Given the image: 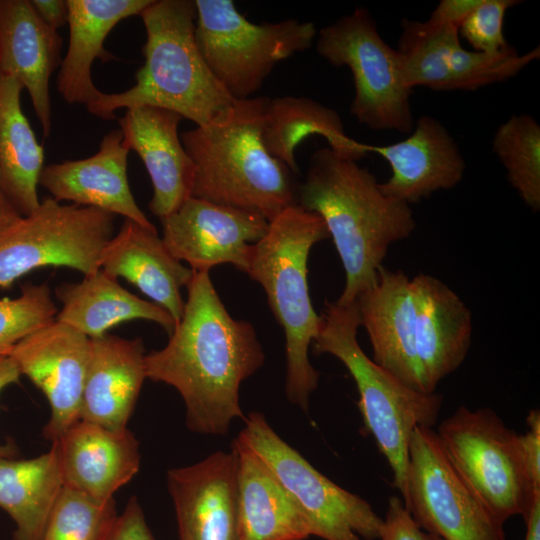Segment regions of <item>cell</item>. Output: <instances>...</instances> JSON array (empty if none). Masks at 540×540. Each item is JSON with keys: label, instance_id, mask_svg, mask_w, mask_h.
<instances>
[{"label": "cell", "instance_id": "obj_22", "mask_svg": "<svg viewBox=\"0 0 540 540\" xmlns=\"http://www.w3.org/2000/svg\"><path fill=\"white\" fill-rule=\"evenodd\" d=\"M62 44L30 0H0V76L15 78L27 89L45 138L52 126L49 80L62 62Z\"/></svg>", "mask_w": 540, "mask_h": 540}, {"label": "cell", "instance_id": "obj_14", "mask_svg": "<svg viewBox=\"0 0 540 540\" xmlns=\"http://www.w3.org/2000/svg\"><path fill=\"white\" fill-rule=\"evenodd\" d=\"M89 355L90 338L56 320L23 338L8 354L48 400L51 413L43 435L51 442L80 420Z\"/></svg>", "mask_w": 540, "mask_h": 540}, {"label": "cell", "instance_id": "obj_6", "mask_svg": "<svg viewBox=\"0 0 540 540\" xmlns=\"http://www.w3.org/2000/svg\"><path fill=\"white\" fill-rule=\"evenodd\" d=\"M319 331L312 344L315 354L339 359L355 381L358 408L366 430L374 437L393 476V486L406 496L409 442L418 426L432 428L443 397L419 392L369 358L357 341L360 318L356 303L325 302Z\"/></svg>", "mask_w": 540, "mask_h": 540}, {"label": "cell", "instance_id": "obj_5", "mask_svg": "<svg viewBox=\"0 0 540 540\" xmlns=\"http://www.w3.org/2000/svg\"><path fill=\"white\" fill-rule=\"evenodd\" d=\"M329 237L324 221L298 205L269 222L266 234L254 244L246 274L264 289L269 307L285 335L287 399L307 411L319 382L308 351L321 316L312 305L307 282L311 248Z\"/></svg>", "mask_w": 540, "mask_h": 540}, {"label": "cell", "instance_id": "obj_27", "mask_svg": "<svg viewBox=\"0 0 540 540\" xmlns=\"http://www.w3.org/2000/svg\"><path fill=\"white\" fill-rule=\"evenodd\" d=\"M55 295L62 304L55 320L90 339L107 334L122 322L136 319L155 322L168 334L175 327L174 319L165 309L132 294L118 279L101 269L84 275L80 282L59 284Z\"/></svg>", "mask_w": 540, "mask_h": 540}, {"label": "cell", "instance_id": "obj_38", "mask_svg": "<svg viewBox=\"0 0 540 540\" xmlns=\"http://www.w3.org/2000/svg\"><path fill=\"white\" fill-rule=\"evenodd\" d=\"M527 429L520 434L523 460L528 477L535 489L540 490V411L531 409L526 417Z\"/></svg>", "mask_w": 540, "mask_h": 540}, {"label": "cell", "instance_id": "obj_42", "mask_svg": "<svg viewBox=\"0 0 540 540\" xmlns=\"http://www.w3.org/2000/svg\"><path fill=\"white\" fill-rule=\"evenodd\" d=\"M21 217L0 189V234L14 225Z\"/></svg>", "mask_w": 540, "mask_h": 540}, {"label": "cell", "instance_id": "obj_26", "mask_svg": "<svg viewBox=\"0 0 540 540\" xmlns=\"http://www.w3.org/2000/svg\"><path fill=\"white\" fill-rule=\"evenodd\" d=\"M241 540H306L310 526L267 465L235 439Z\"/></svg>", "mask_w": 540, "mask_h": 540}, {"label": "cell", "instance_id": "obj_40", "mask_svg": "<svg viewBox=\"0 0 540 540\" xmlns=\"http://www.w3.org/2000/svg\"><path fill=\"white\" fill-rule=\"evenodd\" d=\"M40 19L57 31L68 22V6L63 0H30Z\"/></svg>", "mask_w": 540, "mask_h": 540}, {"label": "cell", "instance_id": "obj_23", "mask_svg": "<svg viewBox=\"0 0 540 540\" xmlns=\"http://www.w3.org/2000/svg\"><path fill=\"white\" fill-rule=\"evenodd\" d=\"M100 269L133 284L165 309L175 325L181 320L185 306L181 288L188 285L194 271L169 252L156 228L124 219L102 251Z\"/></svg>", "mask_w": 540, "mask_h": 540}, {"label": "cell", "instance_id": "obj_29", "mask_svg": "<svg viewBox=\"0 0 540 540\" xmlns=\"http://www.w3.org/2000/svg\"><path fill=\"white\" fill-rule=\"evenodd\" d=\"M22 84L0 76V189L22 216L40 205L37 186L44 168V147L22 111Z\"/></svg>", "mask_w": 540, "mask_h": 540}, {"label": "cell", "instance_id": "obj_4", "mask_svg": "<svg viewBox=\"0 0 540 540\" xmlns=\"http://www.w3.org/2000/svg\"><path fill=\"white\" fill-rule=\"evenodd\" d=\"M268 100H237L224 117L181 134L195 165L191 197L254 213L268 222L297 205V174L262 142Z\"/></svg>", "mask_w": 540, "mask_h": 540}, {"label": "cell", "instance_id": "obj_36", "mask_svg": "<svg viewBox=\"0 0 540 540\" xmlns=\"http://www.w3.org/2000/svg\"><path fill=\"white\" fill-rule=\"evenodd\" d=\"M378 540H443L423 530L405 508L401 497L391 496Z\"/></svg>", "mask_w": 540, "mask_h": 540}, {"label": "cell", "instance_id": "obj_13", "mask_svg": "<svg viewBox=\"0 0 540 540\" xmlns=\"http://www.w3.org/2000/svg\"><path fill=\"white\" fill-rule=\"evenodd\" d=\"M160 221L162 240L169 252L196 272L231 264L247 273L254 244L269 226L257 214L195 197H189Z\"/></svg>", "mask_w": 540, "mask_h": 540}, {"label": "cell", "instance_id": "obj_17", "mask_svg": "<svg viewBox=\"0 0 540 540\" xmlns=\"http://www.w3.org/2000/svg\"><path fill=\"white\" fill-rule=\"evenodd\" d=\"M182 119L152 106L127 109L118 119L124 143L139 155L150 176L153 196L148 207L159 219L191 197L195 165L178 134Z\"/></svg>", "mask_w": 540, "mask_h": 540}, {"label": "cell", "instance_id": "obj_15", "mask_svg": "<svg viewBox=\"0 0 540 540\" xmlns=\"http://www.w3.org/2000/svg\"><path fill=\"white\" fill-rule=\"evenodd\" d=\"M179 540H241L238 456L217 451L193 465L167 472Z\"/></svg>", "mask_w": 540, "mask_h": 540}, {"label": "cell", "instance_id": "obj_24", "mask_svg": "<svg viewBox=\"0 0 540 540\" xmlns=\"http://www.w3.org/2000/svg\"><path fill=\"white\" fill-rule=\"evenodd\" d=\"M145 356L141 338H91L80 420L112 430L126 428L147 378Z\"/></svg>", "mask_w": 540, "mask_h": 540}, {"label": "cell", "instance_id": "obj_39", "mask_svg": "<svg viewBox=\"0 0 540 540\" xmlns=\"http://www.w3.org/2000/svg\"><path fill=\"white\" fill-rule=\"evenodd\" d=\"M481 0H441L432 11L430 21L439 24L460 26L467 15Z\"/></svg>", "mask_w": 540, "mask_h": 540}, {"label": "cell", "instance_id": "obj_19", "mask_svg": "<svg viewBox=\"0 0 540 540\" xmlns=\"http://www.w3.org/2000/svg\"><path fill=\"white\" fill-rule=\"evenodd\" d=\"M414 124L402 141L369 146L391 168L390 178L380 183L383 193L409 205L452 189L462 181L466 167L458 144L440 121L423 115Z\"/></svg>", "mask_w": 540, "mask_h": 540}, {"label": "cell", "instance_id": "obj_34", "mask_svg": "<svg viewBox=\"0 0 540 540\" xmlns=\"http://www.w3.org/2000/svg\"><path fill=\"white\" fill-rule=\"evenodd\" d=\"M58 313L45 283H27L16 298L0 299V355H8L23 338L55 321Z\"/></svg>", "mask_w": 540, "mask_h": 540}, {"label": "cell", "instance_id": "obj_7", "mask_svg": "<svg viewBox=\"0 0 540 540\" xmlns=\"http://www.w3.org/2000/svg\"><path fill=\"white\" fill-rule=\"evenodd\" d=\"M195 41L216 79L236 100L251 98L274 67L312 46L314 23L255 24L232 0H195Z\"/></svg>", "mask_w": 540, "mask_h": 540}, {"label": "cell", "instance_id": "obj_2", "mask_svg": "<svg viewBox=\"0 0 540 540\" xmlns=\"http://www.w3.org/2000/svg\"><path fill=\"white\" fill-rule=\"evenodd\" d=\"M297 205L320 216L333 239L346 277L341 305L376 282L389 246L416 228L409 204L384 194L368 169L329 147L312 154Z\"/></svg>", "mask_w": 540, "mask_h": 540}, {"label": "cell", "instance_id": "obj_32", "mask_svg": "<svg viewBox=\"0 0 540 540\" xmlns=\"http://www.w3.org/2000/svg\"><path fill=\"white\" fill-rule=\"evenodd\" d=\"M492 148L508 181L533 212L540 209V126L528 114L512 115L493 137Z\"/></svg>", "mask_w": 540, "mask_h": 540}, {"label": "cell", "instance_id": "obj_3", "mask_svg": "<svg viewBox=\"0 0 540 540\" xmlns=\"http://www.w3.org/2000/svg\"><path fill=\"white\" fill-rule=\"evenodd\" d=\"M146 30L144 65L135 84L105 93L86 105L92 115L115 119V111L142 106L167 109L198 127L227 115L236 103L216 79L195 41L193 0H152L139 15Z\"/></svg>", "mask_w": 540, "mask_h": 540}, {"label": "cell", "instance_id": "obj_21", "mask_svg": "<svg viewBox=\"0 0 540 540\" xmlns=\"http://www.w3.org/2000/svg\"><path fill=\"white\" fill-rule=\"evenodd\" d=\"M372 346V360L421 392L414 349L415 297L411 279L381 266L376 282L355 300ZM423 393V392H422Z\"/></svg>", "mask_w": 540, "mask_h": 540}, {"label": "cell", "instance_id": "obj_33", "mask_svg": "<svg viewBox=\"0 0 540 540\" xmlns=\"http://www.w3.org/2000/svg\"><path fill=\"white\" fill-rule=\"evenodd\" d=\"M117 516L114 499L99 500L64 486L43 540H101Z\"/></svg>", "mask_w": 540, "mask_h": 540}, {"label": "cell", "instance_id": "obj_11", "mask_svg": "<svg viewBox=\"0 0 540 540\" xmlns=\"http://www.w3.org/2000/svg\"><path fill=\"white\" fill-rule=\"evenodd\" d=\"M238 435L270 469L323 540L379 539L383 518L371 505L332 482L286 443L263 414L251 412Z\"/></svg>", "mask_w": 540, "mask_h": 540}, {"label": "cell", "instance_id": "obj_10", "mask_svg": "<svg viewBox=\"0 0 540 540\" xmlns=\"http://www.w3.org/2000/svg\"><path fill=\"white\" fill-rule=\"evenodd\" d=\"M115 215L45 198L30 215L0 234V288L41 267L63 266L88 275L100 269Z\"/></svg>", "mask_w": 540, "mask_h": 540}, {"label": "cell", "instance_id": "obj_20", "mask_svg": "<svg viewBox=\"0 0 540 540\" xmlns=\"http://www.w3.org/2000/svg\"><path fill=\"white\" fill-rule=\"evenodd\" d=\"M52 444L64 486L99 500L113 499L140 468L139 442L127 427L112 430L79 420Z\"/></svg>", "mask_w": 540, "mask_h": 540}, {"label": "cell", "instance_id": "obj_8", "mask_svg": "<svg viewBox=\"0 0 540 540\" xmlns=\"http://www.w3.org/2000/svg\"><path fill=\"white\" fill-rule=\"evenodd\" d=\"M451 464L484 505L505 523L525 520L540 490L526 472L520 434L490 408L459 406L436 432Z\"/></svg>", "mask_w": 540, "mask_h": 540}, {"label": "cell", "instance_id": "obj_37", "mask_svg": "<svg viewBox=\"0 0 540 540\" xmlns=\"http://www.w3.org/2000/svg\"><path fill=\"white\" fill-rule=\"evenodd\" d=\"M101 540H155L136 497L128 501Z\"/></svg>", "mask_w": 540, "mask_h": 540}, {"label": "cell", "instance_id": "obj_12", "mask_svg": "<svg viewBox=\"0 0 540 540\" xmlns=\"http://www.w3.org/2000/svg\"><path fill=\"white\" fill-rule=\"evenodd\" d=\"M402 501L423 530L443 540H506L504 523L463 481L432 428L411 435Z\"/></svg>", "mask_w": 540, "mask_h": 540}, {"label": "cell", "instance_id": "obj_9", "mask_svg": "<svg viewBox=\"0 0 540 540\" xmlns=\"http://www.w3.org/2000/svg\"><path fill=\"white\" fill-rule=\"evenodd\" d=\"M316 51L331 65L350 69L355 89L350 113L359 124L412 131V90L403 82L398 52L383 40L367 9L356 8L321 28Z\"/></svg>", "mask_w": 540, "mask_h": 540}, {"label": "cell", "instance_id": "obj_35", "mask_svg": "<svg viewBox=\"0 0 540 540\" xmlns=\"http://www.w3.org/2000/svg\"><path fill=\"white\" fill-rule=\"evenodd\" d=\"M520 3L518 0H481L461 22L458 33L472 50L500 55L512 50L504 35V18L508 9Z\"/></svg>", "mask_w": 540, "mask_h": 540}, {"label": "cell", "instance_id": "obj_16", "mask_svg": "<svg viewBox=\"0 0 540 540\" xmlns=\"http://www.w3.org/2000/svg\"><path fill=\"white\" fill-rule=\"evenodd\" d=\"M415 297L414 349L420 389L434 393L439 382L465 360L472 338V315L443 281L418 274L411 278Z\"/></svg>", "mask_w": 540, "mask_h": 540}, {"label": "cell", "instance_id": "obj_41", "mask_svg": "<svg viewBox=\"0 0 540 540\" xmlns=\"http://www.w3.org/2000/svg\"><path fill=\"white\" fill-rule=\"evenodd\" d=\"M20 376L13 359L8 355H0V393L9 385L18 383ZM14 454V446L0 444V458H13Z\"/></svg>", "mask_w": 540, "mask_h": 540}, {"label": "cell", "instance_id": "obj_30", "mask_svg": "<svg viewBox=\"0 0 540 540\" xmlns=\"http://www.w3.org/2000/svg\"><path fill=\"white\" fill-rule=\"evenodd\" d=\"M63 487L53 444L31 459L0 458V507L16 525L14 540H43Z\"/></svg>", "mask_w": 540, "mask_h": 540}, {"label": "cell", "instance_id": "obj_18", "mask_svg": "<svg viewBox=\"0 0 540 540\" xmlns=\"http://www.w3.org/2000/svg\"><path fill=\"white\" fill-rule=\"evenodd\" d=\"M129 151L121 130H111L102 138L94 155L44 166L39 184L59 202L98 208L144 227L156 228L131 192L127 178Z\"/></svg>", "mask_w": 540, "mask_h": 540}, {"label": "cell", "instance_id": "obj_43", "mask_svg": "<svg viewBox=\"0 0 540 540\" xmlns=\"http://www.w3.org/2000/svg\"><path fill=\"white\" fill-rule=\"evenodd\" d=\"M525 540H540V497H538L527 518Z\"/></svg>", "mask_w": 540, "mask_h": 540}, {"label": "cell", "instance_id": "obj_1", "mask_svg": "<svg viewBox=\"0 0 540 540\" xmlns=\"http://www.w3.org/2000/svg\"><path fill=\"white\" fill-rule=\"evenodd\" d=\"M186 288L183 316L167 344L145 356L146 377L179 392L191 431L223 435L234 419L245 418L240 385L263 366L265 354L254 326L229 314L208 271H194Z\"/></svg>", "mask_w": 540, "mask_h": 540}, {"label": "cell", "instance_id": "obj_31", "mask_svg": "<svg viewBox=\"0 0 540 540\" xmlns=\"http://www.w3.org/2000/svg\"><path fill=\"white\" fill-rule=\"evenodd\" d=\"M459 38L458 27L430 21L403 19L396 48L404 84L449 91L446 54Z\"/></svg>", "mask_w": 540, "mask_h": 540}, {"label": "cell", "instance_id": "obj_28", "mask_svg": "<svg viewBox=\"0 0 540 540\" xmlns=\"http://www.w3.org/2000/svg\"><path fill=\"white\" fill-rule=\"evenodd\" d=\"M311 135L324 137L331 150L355 161L370 152V145L347 136L343 121L334 109L303 96L269 98L261 131L263 145L295 174L299 173L296 147Z\"/></svg>", "mask_w": 540, "mask_h": 540}, {"label": "cell", "instance_id": "obj_25", "mask_svg": "<svg viewBox=\"0 0 540 540\" xmlns=\"http://www.w3.org/2000/svg\"><path fill=\"white\" fill-rule=\"evenodd\" d=\"M152 0H67L69 45L56 86L68 104H89L101 94L92 80L95 59H115L104 48L110 31L125 18L140 15Z\"/></svg>", "mask_w": 540, "mask_h": 540}]
</instances>
